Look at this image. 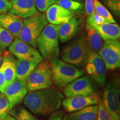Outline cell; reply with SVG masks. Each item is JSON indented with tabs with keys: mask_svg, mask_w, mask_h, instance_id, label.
<instances>
[{
	"mask_svg": "<svg viewBox=\"0 0 120 120\" xmlns=\"http://www.w3.org/2000/svg\"><path fill=\"white\" fill-rule=\"evenodd\" d=\"M96 120H116L106 109L101 100H100L98 103V112Z\"/></svg>",
	"mask_w": 120,
	"mask_h": 120,
	"instance_id": "cell-28",
	"label": "cell"
},
{
	"mask_svg": "<svg viewBox=\"0 0 120 120\" xmlns=\"http://www.w3.org/2000/svg\"><path fill=\"white\" fill-rule=\"evenodd\" d=\"M34 2L37 10L44 12L50 6L55 4L56 0H34Z\"/></svg>",
	"mask_w": 120,
	"mask_h": 120,
	"instance_id": "cell-30",
	"label": "cell"
},
{
	"mask_svg": "<svg viewBox=\"0 0 120 120\" xmlns=\"http://www.w3.org/2000/svg\"><path fill=\"white\" fill-rule=\"evenodd\" d=\"M64 115V111H57L53 112L50 117L48 120H62L63 117Z\"/></svg>",
	"mask_w": 120,
	"mask_h": 120,
	"instance_id": "cell-35",
	"label": "cell"
},
{
	"mask_svg": "<svg viewBox=\"0 0 120 120\" xmlns=\"http://www.w3.org/2000/svg\"><path fill=\"white\" fill-rule=\"evenodd\" d=\"M16 61L17 60L8 52H6L3 57L1 68L4 72L7 85L16 79Z\"/></svg>",
	"mask_w": 120,
	"mask_h": 120,
	"instance_id": "cell-19",
	"label": "cell"
},
{
	"mask_svg": "<svg viewBox=\"0 0 120 120\" xmlns=\"http://www.w3.org/2000/svg\"><path fill=\"white\" fill-rule=\"evenodd\" d=\"M106 6L116 16L120 15V0H103Z\"/></svg>",
	"mask_w": 120,
	"mask_h": 120,
	"instance_id": "cell-29",
	"label": "cell"
},
{
	"mask_svg": "<svg viewBox=\"0 0 120 120\" xmlns=\"http://www.w3.org/2000/svg\"><path fill=\"white\" fill-rule=\"evenodd\" d=\"M2 94H2V93H1V92H0V97H1V96H2Z\"/></svg>",
	"mask_w": 120,
	"mask_h": 120,
	"instance_id": "cell-40",
	"label": "cell"
},
{
	"mask_svg": "<svg viewBox=\"0 0 120 120\" xmlns=\"http://www.w3.org/2000/svg\"><path fill=\"white\" fill-rule=\"evenodd\" d=\"M81 24L82 20L80 18L73 16L67 22L60 25L58 30L60 41L64 43L71 40L81 29Z\"/></svg>",
	"mask_w": 120,
	"mask_h": 120,
	"instance_id": "cell-16",
	"label": "cell"
},
{
	"mask_svg": "<svg viewBox=\"0 0 120 120\" xmlns=\"http://www.w3.org/2000/svg\"><path fill=\"white\" fill-rule=\"evenodd\" d=\"M62 120H68V115H64L63 117Z\"/></svg>",
	"mask_w": 120,
	"mask_h": 120,
	"instance_id": "cell-37",
	"label": "cell"
},
{
	"mask_svg": "<svg viewBox=\"0 0 120 120\" xmlns=\"http://www.w3.org/2000/svg\"><path fill=\"white\" fill-rule=\"evenodd\" d=\"M53 81L49 64L43 60L37 64L26 81L29 92L51 87Z\"/></svg>",
	"mask_w": 120,
	"mask_h": 120,
	"instance_id": "cell-6",
	"label": "cell"
},
{
	"mask_svg": "<svg viewBox=\"0 0 120 120\" xmlns=\"http://www.w3.org/2000/svg\"><path fill=\"white\" fill-rule=\"evenodd\" d=\"M89 51L85 36L82 34L70 42L62 51V58L65 62L77 67L86 64Z\"/></svg>",
	"mask_w": 120,
	"mask_h": 120,
	"instance_id": "cell-4",
	"label": "cell"
},
{
	"mask_svg": "<svg viewBox=\"0 0 120 120\" xmlns=\"http://www.w3.org/2000/svg\"><path fill=\"white\" fill-rule=\"evenodd\" d=\"M85 10L88 16L94 14V0H85Z\"/></svg>",
	"mask_w": 120,
	"mask_h": 120,
	"instance_id": "cell-33",
	"label": "cell"
},
{
	"mask_svg": "<svg viewBox=\"0 0 120 120\" xmlns=\"http://www.w3.org/2000/svg\"><path fill=\"white\" fill-rule=\"evenodd\" d=\"M86 36L85 37L88 49L98 53L102 46V38L92 27L87 24Z\"/></svg>",
	"mask_w": 120,
	"mask_h": 120,
	"instance_id": "cell-22",
	"label": "cell"
},
{
	"mask_svg": "<svg viewBox=\"0 0 120 120\" xmlns=\"http://www.w3.org/2000/svg\"><path fill=\"white\" fill-rule=\"evenodd\" d=\"M55 4L71 11L73 13L81 12L84 7L83 3L74 0H56Z\"/></svg>",
	"mask_w": 120,
	"mask_h": 120,
	"instance_id": "cell-23",
	"label": "cell"
},
{
	"mask_svg": "<svg viewBox=\"0 0 120 120\" xmlns=\"http://www.w3.org/2000/svg\"><path fill=\"white\" fill-rule=\"evenodd\" d=\"M74 1H79V2H83V0H74Z\"/></svg>",
	"mask_w": 120,
	"mask_h": 120,
	"instance_id": "cell-39",
	"label": "cell"
},
{
	"mask_svg": "<svg viewBox=\"0 0 120 120\" xmlns=\"http://www.w3.org/2000/svg\"><path fill=\"white\" fill-rule=\"evenodd\" d=\"M98 105H92L71 112L68 116V120H96Z\"/></svg>",
	"mask_w": 120,
	"mask_h": 120,
	"instance_id": "cell-21",
	"label": "cell"
},
{
	"mask_svg": "<svg viewBox=\"0 0 120 120\" xmlns=\"http://www.w3.org/2000/svg\"></svg>",
	"mask_w": 120,
	"mask_h": 120,
	"instance_id": "cell-42",
	"label": "cell"
},
{
	"mask_svg": "<svg viewBox=\"0 0 120 120\" xmlns=\"http://www.w3.org/2000/svg\"><path fill=\"white\" fill-rule=\"evenodd\" d=\"M23 24V20L16 15L0 14V26L8 31L13 37H19Z\"/></svg>",
	"mask_w": 120,
	"mask_h": 120,
	"instance_id": "cell-17",
	"label": "cell"
},
{
	"mask_svg": "<svg viewBox=\"0 0 120 120\" xmlns=\"http://www.w3.org/2000/svg\"><path fill=\"white\" fill-rule=\"evenodd\" d=\"M12 8V3L9 0H0V14L6 13Z\"/></svg>",
	"mask_w": 120,
	"mask_h": 120,
	"instance_id": "cell-32",
	"label": "cell"
},
{
	"mask_svg": "<svg viewBox=\"0 0 120 120\" xmlns=\"http://www.w3.org/2000/svg\"><path fill=\"white\" fill-rule=\"evenodd\" d=\"M94 13L103 17L107 23H116L110 12L98 0H94Z\"/></svg>",
	"mask_w": 120,
	"mask_h": 120,
	"instance_id": "cell-24",
	"label": "cell"
},
{
	"mask_svg": "<svg viewBox=\"0 0 120 120\" xmlns=\"http://www.w3.org/2000/svg\"><path fill=\"white\" fill-rule=\"evenodd\" d=\"M90 26L92 27L100 34L104 41L118 40L120 38V28L116 23H105L101 25H93Z\"/></svg>",
	"mask_w": 120,
	"mask_h": 120,
	"instance_id": "cell-18",
	"label": "cell"
},
{
	"mask_svg": "<svg viewBox=\"0 0 120 120\" xmlns=\"http://www.w3.org/2000/svg\"><path fill=\"white\" fill-rule=\"evenodd\" d=\"M100 100L99 96L94 93L88 96H77L64 98L62 104L66 111L71 113L91 105L98 104Z\"/></svg>",
	"mask_w": 120,
	"mask_h": 120,
	"instance_id": "cell-12",
	"label": "cell"
},
{
	"mask_svg": "<svg viewBox=\"0 0 120 120\" xmlns=\"http://www.w3.org/2000/svg\"><path fill=\"white\" fill-rule=\"evenodd\" d=\"M12 8L9 13L26 19L38 12L34 0H11Z\"/></svg>",
	"mask_w": 120,
	"mask_h": 120,
	"instance_id": "cell-14",
	"label": "cell"
},
{
	"mask_svg": "<svg viewBox=\"0 0 120 120\" xmlns=\"http://www.w3.org/2000/svg\"><path fill=\"white\" fill-rule=\"evenodd\" d=\"M102 102L106 109L116 120L120 119L119 86L115 82H109L103 90Z\"/></svg>",
	"mask_w": 120,
	"mask_h": 120,
	"instance_id": "cell-10",
	"label": "cell"
},
{
	"mask_svg": "<svg viewBox=\"0 0 120 120\" xmlns=\"http://www.w3.org/2000/svg\"><path fill=\"white\" fill-rule=\"evenodd\" d=\"M27 93L26 81L16 79L7 85L4 94L6 97L12 109L22 102Z\"/></svg>",
	"mask_w": 120,
	"mask_h": 120,
	"instance_id": "cell-11",
	"label": "cell"
},
{
	"mask_svg": "<svg viewBox=\"0 0 120 120\" xmlns=\"http://www.w3.org/2000/svg\"><path fill=\"white\" fill-rule=\"evenodd\" d=\"M38 64L29 60H17L16 61V79L26 81Z\"/></svg>",
	"mask_w": 120,
	"mask_h": 120,
	"instance_id": "cell-20",
	"label": "cell"
},
{
	"mask_svg": "<svg viewBox=\"0 0 120 120\" xmlns=\"http://www.w3.org/2000/svg\"><path fill=\"white\" fill-rule=\"evenodd\" d=\"M12 108L6 97L3 94L0 97V120H5L10 114Z\"/></svg>",
	"mask_w": 120,
	"mask_h": 120,
	"instance_id": "cell-27",
	"label": "cell"
},
{
	"mask_svg": "<svg viewBox=\"0 0 120 120\" xmlns=\"http://www.w3.org/2000/svg\"><path fill=\"white\" fill-rule=\"evenodd\" d=\"M23 22L18 38L36 48L39 36L48 24L46 15L37 12L31 17L24 19Z\"/></svg>",
	"mask_w": 120,
	"mask_h": 120,
	"instance_id": "cell-5",
	"label": "cell"
},
{
	"mask_svg": "<svg viewBox=\"0 0 120 120\" xmlns=\"http://www.w3.org/2000/svg\"><path fill=\"white\" fill-rule=\"evenodd\" d=\"M7 86L6 81L4 77V72L2 68L0 67V92L2 94H4V90Z\"/></svg>",
	"mask_w": 120,
	"mask_h": 120,
	"instance_id": "cell-34",
	"label": "cell"
},
{
	"mask_svg": "<svg viewBox=\"0 0 120 120\" xmlns=\"http://www.w3.org/2000/svg\"><path fill=\"white\" fill-rule=\"evenodd\" d=\"M11 115L17 120H40L29 111L23 107H20L10 112Z\"/></svg>",
	"mask_w": 120,
	"mask_h": 120,
	"instance_id": "cell-25",
	"label": "cell"
},
{
	"mask_svg": "<svg viewBox=\"0 0 120 120\" xmlns=\"http://www.w3.org/2000/svg\"><path fill=\"white\" fill-rule=\"evenodd\" d=\"M98 53L108 70H115L120 65V42L118 40L105 41Z\"/></svg>",
	"mask_w": 120,
	"mask_h": 120,
	"instance_id": "cell-7",
	"label": "cell"
},
{
	"mask_svg": "<svg viewBox=\"0 0 120 120\" xmlns=\"http://www.w3.org/2000/svg\"><path fill=\"white\" fill-rule=\"evenodd\" d=\"M49 64L52 74V81L57 87H64L76 79L83 76V70L59 60H52Z\"/></svg>",
	"mask_w": 120,
	"mask_h": 120,
	"instance_id": "cell-3",
	"label": "cell"
},
{
	"mask_svg": "<svg viewBox=\"0 0 120 120\" xmlns=\"http://www.w3.org/2000/svg\"><path fill=\"white\" fill-rule=\"evenodd\" d=\"M64 95L56 88L30 92L24 98V103L35 115H46L60 109Z\"/></svg>",
	"mask_w": 120,
	"mask_h": 120,
	"instance_id": "cell-1",
	"label": "cell"
},
{
	"mask_svg": "<svg viewBox=\"0 0 120 120\" xmlns=\"http://www.w3.org/2000/svg\"><path fill=\"white\" fill-rule=\"evenodd\" d=\"M105 23H107L106 19L96 13L89 16L87 19V24L89 25H101Z\"/></svg>",
	"mask_w": 120,
	"mask_h": 120,
	"instance_id": "cell-31",
	"label": "cell"
},
{
	"mask_svg": "<svg viewBox=\"0 0 120 120\" xmlns=\"http://www.w3.org/2000/svg\"><path fill=\"white\" fill-rule=\"evenodd\" d=\"M0 55H1V52H0Z\"/></svg>",
	"mask_w": 120,
	"mask_h": 120,
	"instance_id": "cell-41",
	"label": "cell"
},
{
	"mask_svg": "<svg viewBox=\"0 0 120 120\" xmlns=\"http://www.w3.org/2000/svg\"><path fill=\"white\" fill-rule=\"evenodd\" d=\"M5 120H17L14 117L12 116V115H11L10 114V115H8V116L7 117V118H6Z\"/></svg>",
	"mask_w": 120,
	"mask_h": 120,
	"instance_id": "cell-36",
	"label": "cell"
},
{
	"mask_svg": "<svg viewBox=\"0 0 120 120\" xmlns=\"http://www.w3.org/2000/svg\"><path fill=\"white\" fill-rule=\"evenodd\" d=\"M2 61H3V57L0 55V67H1V64H2Z\"/></svg>",
	"mask_w": 120,
	"mask_h": 120,
	"instance_id": "cell-38",
	"label": "cell"
},
{
	"mask_svg": "<svg viewBox=\"0 0 120 120\" xmlns=\"http://www.w3.org/2000/svg\"><path fill=\"white\" fill-rule=\"evenodd\" d=\"M9 51L18 60H29L39 64L43 60L40 52L35 47L17 37L8 47Z\"/></svg>",
	"mask_w": 120,
	"mask_h": 120,
	"instance_id": "cell-8",
	"label": "cell"
},
{
	"mask_svg": "<svg viewBox=\"0 0 120 120\" xmlns=\"http://www.w3.org/2000/svg\"><path fill=\"white\" fill-rule=\"evenodd\" d=\"M48 22L55 25H60L67 22L74 16V13L58 4H54L46 11Z\"/></svg>",
	"mask_w": 120,
	"mask_h": 120,
	"instance_id": "cell-13",
	"label": "cell"
},
{
	"mask_svg": "<svg viewBox=\"0 0 120 120\" xmlns=\"http://www.w3.org/2000/svg\"><path fill=\"white\" fill-rule=\"evenodd\" d=\"M59 26L60 25L47 24L37 40L39 52L46 61L50 62L59 56Z\"/></svg>",
	"mask_w": 120,
	"mask_h": 120,
	"instance_id": "cell-2",
	"label": "cell"
},
{
	"mask_svg": "<svg viewBox=\"0 0 120 120\" xmlns=\"http://www.w3.org/2000/svg\"><path fill=\"white\" fill-rule=\"evenodd\" d=\"M13 37L8 31L0 26V51H4L8 48L13 41Z\"/></svg>",
	"mask_w": 120,
	"mask_h": 120,
	"instance_id": "cell-26",
	"label": "cell"
},
{
	"mask_svg": "<svg viewBox=\"0 0 120 120\" xmlns=\"http://www.w3.org/2000/svg\"><path fill=\"white\" fill-rule=\"evenodd\" d=\"M64 87L63 93L66 97L88 96L96 92L93 79L88 76H81Z\"/></svg>",
	"mask_w": 120,
	"mask_h": 120,
	"instance_id": "cell-9",
	"label": "cell"
},
{
	"mask_svg": "<svg viewBox=\"0 0 120 120\" xmlns=\"http://www.w3.org/2000/svg\"><path fill=\"white\" fill-rule=\"evenodd\" d=\"M87 62L92 63L94 65V73L90 77L100 85H104L106 81V68L99 54L89 50Z\"/></svg>",
	"mask_w": 120,
	"mask_h": 120,
	"instance_id": "cell-15",
	"label": "cell"
}]
</instances>
